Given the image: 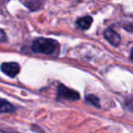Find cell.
Masks as SVG:
<instances>
[{"label": "cell", "mask_w": 133, "mask_h": 133, "mask_svg": "<svg viewBox=\"0 0 133 133\" xmlns=\"http://www.w3.org/2000/svg\"><path fill=\"white\" fill-rule=\"evenodd\" d=\"M86 101L90 103L91 105L95 106V107H98L99 108V99L97 96L93 94H90V95H87L86 97Z\"/></svg>", "instance_id": "cell-7"}, {"label": "cell", "mask_w": 133, "mask_h": 133, "mask_svg": "<svg viewBox=\"0 0 133 133\" xmlns=\"http://www.w3.org/2000/svg\"><path fill=\"white\" fill-rule=\"evenodd\" d=\"M58 46V43L51 38H45V37H38L35 39L32 43L31 48L34 52L43 54H52L55 52Z\"/></svg>", "instance_id": "cell-1"}, {"label": "cell", "mask_w": 133, "mask_h": 133, "mask_svg": "<svg viewBox=\"0 0 133 133\" xmlns=\"http://www.w3.org/2000/svg\"><path fill=\"white\" fill-rule=\"evenodd\" d=\"M57 98H60V99L76 101V100H78L80 98V95L78 91L69 89V88H66V86L60 84L57 87Z\"/></svg>", "instance_id": "cell-2"}, {"label": "cell", "mask_w": 133, "mask_h": 133, "mask_svg": "<svg viewBox=\"0 0 133 133\" xmlns=\"http://www.w3.org/2000/svg\"><path fill=\"white\" fill-rule=\"evenodd\" d=\"M92 17H89V16H87V17H81V18L78 19L77 21V24L78 26H79L81 29L83 30H87L90 28L91 24H92Z\"/></svg>", "instance_id": "cell-5"}, {"label": "cell", "mask_w": 133, "mask_h": 133, "mask_svg": "<svg viewBox=\"0 0 133 133\" xmlns=\"http://www.w3.org/2000/svg\"><path fill=\"white\" fill-rule=\"evenodd\" d=\"M6 41V34L3 29H0V43Z\"/></svg>", "instance_id": "cell-9"}, {"label": "cell", "mask_w": 133, "mask_h": 133, "mask_svg": "<svg viewBox=\"0 0 133 133\" xmlns=\"http://www.w3.org/2000/svg\"><path fill=\"white\" fill-rule=\"evenodd\" d=\"M104 37L114 46H118L121 42L119 35L111 28H108L104 31Z\"/></svg>", "instance_id": "cell-4"}, {"label": "cell", "mask_w": 133, "mask_h": 133, "mask_svg": "<svg viewBox=\"0 0 133 133\" xmlns=\"http://www.w3.org/2000/svg\"><path fill=\"white\" fill-rule=\"evenodd\" d=\"M15 111V107L4 98H0V113H8Z\"/></svg>", "instance_id": "cell-6"}, {"label": "cell", "mask_w": 133, "mask_h": 133, "mask_svg": "<svg viewBox=\"0 0 133 133\" xmlns=\"http://www.w3.org/2000/svg\"><path fill=\"white\" fill-rule=\"evenodd\" d=\"M1 70L10 78H15L20 71V66L16 62H6L1 65Z\"/></svg>", "instance_id": "cell-3"}, {"label": "cell", "mask_w": 133, "mask_h": 133, "mask_svg": "<svg viewBox=\"0 0 133 133\" xmlns=\"http://www.w3.org/2000/svg\"><path fill=\"white\" fill-rule=\"evenodd\" d=\"M30 10H37L40 6V2L36 1V0H31V1H25L23 2Z\"/></svg>", "instance_id": "cell-8"}]
</instances>
